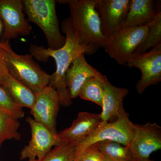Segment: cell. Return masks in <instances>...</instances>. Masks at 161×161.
Masks as SVG:
<instances>
[{
  "label": "cell",
  "instance_id": "6da1fadb",
  "mask_svg": "<svg viewBox=\"0 0 161 161\" xmlns=\"http://www.w3.org/2000/svg\"><path fill=\"white\" fill-rule=\"evenodd\" d=\"M61 30L66 36V40L61 48L53 50L31 44L29 51L33 58L38 61L45 62L50 58H53L56 64V70L51 75L48 86L57 91L60 105L68 107L71 104L72 101L67 87L65 74L72 62L80 55L87 54V50L79 42L68 18L62 21Z\"/></svg>",
  "mask_w": 161,
  "mask_h": 161
},
{
  "label": "cell",
  "instance_id": "7a4b0ae2",
  "mask_svg": "<svg viewBox=\"0 0 161 161\" xmlns=\"http://www.w3.org/2000/svg\"><path fill=\"white\" fill-rule=\"evenodd\" d=\"M68 4L70 16L69 19L80 44L86 48L87 54H94L105 43L101 30L100 19L95 5L97 0H61Z\"/></svg>",
  "mask_w": 161,
  "mask_h": 161
},
{
  "label": "cell",
  "instance_id": "3957f363",
  "mask_svg": "<svg viewBox=\"0 0 161 161\" xmlns=\"http://www.w3.org/2000/svg\"><path fill=\"white\" fill-rule=\"evenodd\" d=\"M0 48L9 74L35 95L48 85L51 75L40 67L31 54H18L12 49L9 42H2Z\"/></svg>",
  "mask_w": 161,
  "mask_h": 161
},
{
  "label": "cell",
  "instance_id": "277c9868",
  "mask_svg": "<svg viewBox=\"0 0 161 161\" xmlns=\"http://www.w3.org/2000/svg\"><path fill=\"white\" fill-rule=\"evenodd\" d=\"M23 10L28 22L34 23L43 31L48 48L58 49L65 43L66 38L60 32L54 0H23Z\"/></svg>",
  "mask_w": 161,
  "mask_h": 161
},
{
  "label": "cell",
  "instance_id": "5b68a950",
  "mask_svg": "<svg viewBox=\"0 0 161 161\" xmlns=\"http://www.w3.org/2000/svg\"><path fill=\"white\" fill-rule=\"evenodd\" d=\"M134 130V124L130 120L129 114L124 109L114 121L102 120L95 132L78 144V155L89 146L102 141H112L129 147Z\"/></svg>",
  "mask_w": 161,
  "mask_h": 161
},
{
  "label": "cell",
  "instance_id": "8992f818",
  "mask_svg": "<svg viewBox=\"0 0 161 161\" xmlns=\"http://www.w3.org/2000/svg\"><path fill=\"white\" fill-rule=\"evenodd\" d=\"M147 25L123 27L103 47L105 51L118 64L126 65L129 59L145 40L148 32Z\"/></svg>",
  "mask_w": 161,
  "mask_h": 161
},
{
  "label": "cell",
  "instance_id": "52a82bcc",
  "mask_svg": "<svg viewBox=\"0 0 161 161\" xmlns=\"http://www.w3.org/2000/svg\"><path fill=\"white\" fill-rule=\"evenodd\" d=\"M0 18L4 26L2 42L30 35L32 27L25 19L22 0H0Z\"/></svg>",
  "mask_w": 161,
  "mask_h": 161
},
{
  "label": "cell",
  "instance_id": "ba28073f",
  "mask_svg": "<svg viewBox=\"0 0 161 161\" xmlns=\"http://www.w3.org/2000/svg\"><path fill=\"white\" fill-rule=\"evenodd\" d=\"M130 1L97 0L95 9L99 15L101 30L106 42L123 28Z\"/></svg>",
  "mask_w": 161,
  "mask_h": 161
},
{
  "label": "cell",
  "instance_id": "9c48e42d",
  "mask_svg": "<svg viewBox=\"0 0 161 161\" xmlns=\"http://www.w3.org/2000/svg\"><path fill=\"white\" fill-rule=\"evenodd\" d=\"M126 65L136 68L141 72V79L136 84L137 93L142 94L148 87L161 80V44L149 52L132 55Z\"/></svg>",
  "mask_w": 161,
  "mask_h": 161
},
{
  "label": "cell",
  "instance_id": "30bf717a",
  "mask_svg": "<svg viewBox=\"0 0 161 161\" xmlns=\"http://www.w3.org/2000/svg\"><path fill=\"white\" fill-rule=\"evenodd\" d=\"M26 121L31 127V137L28 145L21 150L20 160H40L51 150L52 147L60 144L57 133L52 132L31 117H27Z\"/></svg>",
  "mask_w": 161,
  "mask_h": 161
},
{
  "label": "cell",
  "instance_id": "8fae6325",
  "mask_svg": "<svg viewBox=\"0 0 161 161\" xmlns=\"http://www.w3.org/2000/svg\"><path fill=\"white\" fill-rule=\"evenodd\" d=\"M133 161L149 158L161 149V127L156 122L134 124L133 136L129 146Z\"/></svg>",
  "mask_w": 161,
  "mask_h": 161
},
{
  "label": "cell",
  "instance_id": "7c38bea8",
  "mask_svg": "<svg viewBox=\"0 0 161 161\" xmlns=\"http://www.w3.org/2000/svg\"><path fill=\"white\" fill-rule=\"evenodd\" d=\"M60 100L57 91L47 86L36 95V101L31 109L35 121L54 133L56 132L57 117L60 109Z\"/></svg>",
  "mask_w": 161,
  "mask_h": 161
},
{
  "label": "cell",
  "instance_id": "4fadbf2b",
  "mask_svg": "<svg viewBox=\"0 0 161 161\" xmlns=\"http://www.w3.org/2000/svg\"><path fill=\"white\" fill-rule=\"evenodd\" d=\"M100 114L80 112L71 126L57 133L61 143H78L92 135L101 122Z\"/></svg>",
  "mask_w": 161,
  "mask_h": 161
},
{
  "label": "cell",
  "instance_id": "5bb4252c",
  "mask_svg": "<svg viewBox=\"0 0 161 161\" xmlns=\"http://www.w3.org/2000/svg\"><path fill=\"white\" fill-rule=\"evenodd\" d=\"M84 55L82 54L77 57L72 62L65 74L67 87L72 100L78 97L80 88L88 78L102 75L88 63Z\"/></svg>",
  "mask_w": 161,
  "mask_h": 161
},
{
  "label": "cell",
  "instance_id": "9a60e30c",
  "mask_svg": "<svg viewBox=\"0 0 161 161\" xmlns=\"http://www.w3.org/2000/svg\"><path fill=\"white\" fill-rule=\"evenodd\" d=\"M103 88V95L100 114L102 120L109 121L118 117L124 109V98L129 94V90L125 88L114 86L109 81L105 76L102 78Z\"/></svg>",
  "mask_w": 161,
  "mask_h": 161
},
{
  "label": "cell",
  "instance_id": "2e32d148",
  "mask_svg": "<svg viewBox=\"0 0 161 161\" xmlns=\"http://www.w3.org/2000/svg\"><path fill=\"white\" fill-rule=\"evenodd\" d=\"M160 6L152 0H131L123 27L145 26L155 19Z\"/></svg>",
  "mask_w": 161,
  "mask_h": 161
},
{
  "label": "cell",
  "instance_id": "e0dca14e",
  "mask_svg": "<svg viewBox=\"0 0 161 161\" xmlns=\"http://www.w3.org/2000/svg\"><path fill=\"white\" fill-rule=\"evenodd\" d=\"M0 86L5 90L12 100L19 106L31 109L34 105L36 95L9 73L3 76Z\"/></svg>",
  "mask_w": 161,
  "mask_h": 161
},
{
  "label": "cell",
  "instance_id": "ac0fdd59",
  "mask_svg": "<svg viewBox=\"0 0 161 161\" xmlns=\"http://www.w3.org/2000/svg\"><path fill=\"white\" fill-rule=\"evenodd\" d=\"M103 76L102 74L98 77L92 76L88 78L80 88L78 96L102 107L103 95L102 78Z\"/></svg>",
  "mask_w": 161,
  "mask_h": 161
},
{
  "label": "cell",
  "instance_id": "d6986e66",
  "mask_svg": "<svg viewBox=\"0 0 161 161\" xmlns=\"http://www.w3.org/2000/svg\"><path fill=\"white\" fill-rule=\"evenodd\" d=\"M104 156L109 161H133L130 148L112 141L98 142Z\"/></svg>",
  "mask_w": 161,
  "mask_h": 161
},
{
  "label": "cell",
  "instance_id": "ffe728a7",
  "mask_svg": "<svg viewBox=\"0 0 161 161\" xmlns=\"http://www.w3.org/2000/svg\"><path fill=\"white\" fill-rule=\"evenodd\" d=\"M147 25L148 30L146 38L134 54L146 53L150 48L152 49L161 44V8L159 9L155 19Z\"/></svg>",
  "mask_w": 161,
  "mask_h": 161
},
{
  "label": "cell",
  "instance_id": "44dd1931",
  "mask_svg": "<svg viewBox=\"0 0 161 161\" xmlns=\"http://www.w3.org/2000/svg\"><path fill=\"white\" fill-rule=\"evenodd\" d=\"M78 143H61L40 160L32 161H75L78 156Z\"/></svg>",
  "mask_w": 161,
  "mask_h": 161
},
{
  "label": "cell",
  "instance_id": "7402d4cb",
  "mask_svg": "<svg viewBox=\"0 0 161 161\" xmlns=\"http://www.w3.org/2000/svg\"><path fill=\"white\" fill-rule=\"evenodd\" d=\"M20 126L19 119L0 112V148L6 141L20 140L21 136L19 132Z\"/></svg>",
  "mask_w": 161,
  "mask_h": 161
},
{
  "label": "cell",
  "instance_id": "603a6c76",
  "mask_svg": "<svg viewBox=\"0 0 161 161\" xmlns=\"http://www.w3.org/2000/svg\"><path fill=\"white\" fill-rule=\"evenodd\" d=\"M0 112L18 119L23 118L25 116V112L23 111V108L16 104L1 86Z\"/></svg>",
  "mask_w": 161,
  "mask_h": 161
},
{
  "label": "cell",
  "instance_id": "cb8c5ba5",
  "mask_svg": "<svg viewBox=\"0 0 161 161\" xmlns=\"http://www.w3.org/2000/svg\"><path fill=\"white\" fill-rule=\"evenodd\" d=\"M105 159L98 143H96L89 146L80 152L75 161H104Z\"/></svg>",
  "mask_w": 161,
  "mask_h": 161
},
{
  "label": "cell",
  "instance_id": "d4e9b609",
  "mask_svg": "<svg viewBox=\"0 0 161 161\" xmlns=\"http://www.w3.org/2000/svg\"><path fill=\"white\" fill-rule=\"evenodd\" d=\"M9 73V70L6 66L2 51L0 48V82H1V80L3 76H5V75Z\"/></svg>",
  "mask_w": 161,
  "mask_h": 161
},
{
  "label": "cell",
  "instance_id": "484cf974",
  "mask_svg": "<svg viewBox=\"0 0 161 161\" xmlns=\"http://www.w3.org/2000/svg\"><path fill=\"white\" fill-rule=\"evenodd\" d=\"M3 30H4V26H3V22L0 18V47L2 45V41H1V38H2V35H3Z\"/></svg>",
  "mask_w": 161,
  "mask_h": 161
},
{
  "label": "cell",
  "instance_id": "4316f807",
  "mask_svg": "<svg viewBox=\"0 0 161 161\" xmlns=\"http://www.w3.org/2000/svg\"><path fill=\"white\" fill-rule=\"evenodd\" d=\"M138 161H154L151 160H150V159L148 158V159H145L141 160H139Z\"/></svg>",
  "mask_w": 161,
  "mask_h": 161
},
{
  "label": "cell",
  "instance_id": "83f0119b",
  "mask_svg": "<svg viewBox=\"0 0 161 161\" xmlns=\"http://www.w3.org/2000/svg\"><path fill=\"white\" fill-rule=\"evenodd\" d=\"M27 161H32V160H28Z\"/></svg>",
  "mask_w": 161,
  "mask_h": 161
},
{
  "label": "cell",
  "instance_id": "f1b7e54d",
  "mask_svg": "<svg viewBox=\"0 0 161 161\" xmlns=\"http://www.w3.org/2000/svg\"><path fill=\"white\" fill-rule=\"evenodd\" d=\"M104 161H108V160L106 158L105 160Z\"/></svg>",
  "mask_w": 161,
  "mask_h": 161
},
{
  "label": "cell",
  "instance_id": "f546056e",
  "mask_svg": "<svg viewBox=\"0 0 161 161\" xmlns=\"http://www.w3.org/2000/svg\"></svg>",
  "mask_w": 161,
  "mask_h": 161
},
{
  "label": "cell",
  "instance_id": "4dcf8cb0",
  "mask_svg": "<svg viewBox=\"0 0 161 161\" xmlns=\"http://www.w3.org/2000/svg\"></svg>",
  "mask_w": 161,
  "mask_h": 161
}]
</instances>
